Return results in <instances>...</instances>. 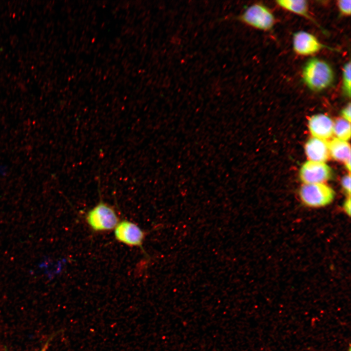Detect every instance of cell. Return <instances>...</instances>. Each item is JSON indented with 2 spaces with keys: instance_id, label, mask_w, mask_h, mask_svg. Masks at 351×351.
<instances>
[{
  "instance_id": "8992f818",
  "label": "cell",
  "mask_w": 351,
  "mask_h": 351,
  "mask_svg": "<svg viewBox=\"0 0 351 351\" xmlns=\"http://www.w3.org/2000/svg\"><path fill=\"white\" fill-rule=\"evenodd\" d=\"M332 176L331 167L325 162L307 161L301 167L299 177L304 184L324 183Z\"/></svg>"
},
{
  "instance_id": "52a82bcc",
  "label": "cell",
  "mask_w": 351,
  "mask_h": 351,
  "mask_svg": "<svg viewBox=\"0 0 351 351\" xmlns=\"http://www.w3.org/2000/svg\"><path fill=\"white\" fill-rule=\"evenodd\" d=\"M292 47L296 54L302 56H312L324 48H330L314 35L305 31H299L293 34Z\"/></svg>"
},
{
  "instance_id": "30bf717a",
  "label": "cell",
  "mask_w": 351,
  "mask_h": 351,
  "mask_svg": "<svg viewBox=\"0 0 351 351\" xmlns=\"http://www.w3.org/2000/svg\"><path fill=\"white\" fill-rule=\"evenodd\" d=\"M328 143L330 156L334 160L345 163L351 159V146L347 141L334 137Z\"/></svg>"
},
{
  "instance_id": "2e32d148",
  "label": "cell",
  "mask_w": 351,
  "mask_h": 351,
  "mask_svg": "<svg viewBox=\"0 0 351 351\" xmlns=\"http://www.w3.org/2000/svg\"><path fill=\"white\" fill-rule=\"evenodd\" d=\"M351 103L349 102L341 111L342 118L350 122H351Z\"/></svg>"
},
{
  "instance_id": "9c48e42d",
  "label": "cell",
  "mask_w": 351,
  "mask_h": 351,
  "mask_svg": "<svg viewBox=\"0 0 351 351\" xmlns=\"http://www.w3.org/2000/svg\"><path fill=\"white\" fill-rule=\"evenodd\" d=\"M304 149L309 161L325 162L330 156L328 142L317 138L309 139L305 143Z\"/></svg>"
},
{
  "instance_id": "3957f363",
  "label": "cell",
  "mask_w": 351,
  "mask_h": 351,
  "mask_svg": "<svg viewBox=\"0 0 351 351\" xmlns=\"http://www.w3.org/2000/svg\"><path fill=\"white\" fill-rule=\"evenodd\" d=\"M301 201L307 206L320 208L332 202L335 192L325 183L304 184L299 192Z\"/></svg>"
},
{
  "instance_id": "277c9868",
  "label": "cell",
  "mask_w": 351,
  "mask_h": 351,
  "mask_svg": "<svg viewBox=\"0 0 351 351\" xmlns=\"http://www.w3.org/2000/svg\"><path fill=\"white\" fill-rule=\"evenodd\" d=\"M238 19L252 27L265 31L271 30L275 22L272 12L260 3H254L247 7Z\"/></svg>"
},
{
  "instance_id": "ba28073f",
  "label": "cell",
  "mask_w": 351,
  "mask_h": 351,
  "mask_svg": "<svg viewBox=\"0 0 351 351\" xmlns=\"http://www.w3.org/2000/svg\"><path fill=\"white\" fill-rule=\"evenodd\" d=\"M308 128L313 137L327 141L333 135V121L324 114H316L311 117Z\"/></svg>"
},
{
  "instance_id": "e0dca14e",
  "label": "cell",
  "mask_w": 351,
  "mask_h": 351,
  "mask_svg": "<svg viewBox=\"0 0 351 351\" xmlns=\"http://www.w3.org/2000/svg\"><path fill=\"white\" fill-rule=\"evenodd\" d=\"M351 196H349L343 204V210L349 215L351 214Z\"/></svg>"
},
{
  "instance_id": "6da1fadb",
  "label": "cell",
  "mask_w": 351,
  "mask_h": 351,
  "mask_svg": "<svg viewBox=\"0 0 351 351\" xmlns=\"http://www.w3.org/2000/svg\"><path fill=\"white\" fill-rule=\"evenodd\" d=\"M303 80L309 88L320 91L330 87L334 78L333 70L326 61L318 58L310 59L303 71Z\"/></svg>"
},
{
  "instance_id": "5b68a950",
  "label": "cell",
  "mask_w": 351,
  "mask_h": 351,
  "mask_svg": "<svg viewBox=\"0 0 351 351\" xmlns=\"http://www.w3.org/2000/svg\"><path fill=\"white\" fill-rule=\"evenodd\" d=\"M114 235L118 242L143 249L142 244L146 233L133 222L127 220L119 221L114 229Z\"/></svg>"
},
{
  "instance_id": "9a60e30c",
  "label": "cell",
  "mask_w": 351,
  "mask_h": 351,
  "mask_svg": "<svg viewBox=\"0 0 351 351\" xmlns=\"http://www.w3.org/2000/svg\"><path fill=\"white\" fill-rule=\"evenodd\" d=\"M351 174L345 175L341 180L342 186L349 196L351 195Z\"/></svg>"
},
{
  "instance_id": "7a4b0ae2",
  "label": "cell",
  "mask_w": 351,
  "mask_h": 351,
  "mask_svg": "<svg viewBox=\"0 0 351 351\" xmlns=\"http://www.w3.org/2000/svg\"><path fill=\"white\" fill-rule=\"evenodd\" d=\"M86 221L90 228L96 232L111 231L119 222L114 208L102 200L87 212Z\"/></svg>"
},
{
  "instance_id": "ac0fdd59",
  "label": "cell",
  "mask_w": 351,
  "mask_h": 351,
  "mask_svg": "<svg viewBox=\"0 0 351 351\" xmlns=\"http://www.w3.org/2000/svg\"><path fill=\"white\" fill-rule=\"evenodd\" d=\"M43 351V350H41V351Z\"/></svg>"
},
{
  "instance_id": "8fae6325",
  "label": "cell",
  "mask_w": 351,
  "mask_h": 351,
  "mask_svg": "<svg viewBox=\"0 0 351 351\" xmlns=\"http://www.w3.org/2000/svg\"><path fill=\"white\" fill-rule=\"evenodd\" d=\"M276 2L282 9L316 23L310 14L309 4L307 0H278Z\"/></svg>"
},
{
  "instance_id": "7c38bea8",
  "label": "cell",
  "mask_w": 351,
  "mask_h": 351,
  "mask_svg": "<svg viewBox=\"0 0 351 351\" xmlns=\"http://www.w3.org/2000/svg\"><path fill=\"white\" fill-rule=\"evenodd\" d=\"M333 135L341 140H349L351 136V122L343 118L337 119L333 122Z\"/></svg>"
},
{
  "instance_id": "d6986e66",
  "label": "cell",
  "mask_w": 351,
  "mask_h": 351,
  "mask_svg": "<svg viewBox=\"0 0 351 351\" xmlns=\"http://www.w3.org/2000/svg\"><path fill=\"white\" fill-rule=\"evenodd\" d=\"M349 351H350V349H349Z\"/></svg>"
},
{
  "instance_id": "5bb4252c",
  "label": "cell",
  "mask_w": 351,
  "mask_h": 351,
  "mask_svg": "<svg viewBox=\"0 0 351 351\" xmlns=\"http://www.w3.org/2000/svg\"><path fill=\"white\" fill-rule=\"evenodd\" d=\"M337 6L340 12L344 16H349L351 13V0H339Z\"/></svg>"
},
{
  "instance_id": "4fadbf2b",
  "label": "cell",
  "mask_w": 351,
  "mask_h": 351,
  "mask_svg": "<svg viewBox=\"0 0 351 351\" xmlns=\"http://www.w3.org/2000/svg\"><path fill=\"white\" fill-rule=\"evenodd\" d=\"M351 62L346 63L342 69V89L345 95L348 98L351 94Z\"/></svg>"
}]
</instances>
